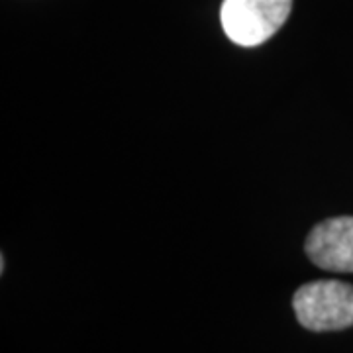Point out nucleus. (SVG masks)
<instances>
[{
    "label": "nucleus",
    "instance_id": "7ed1b4c3",
    "mask_svg": "<svg viewBox=\"0 0 353 353\" xmlns=\"http://www.w3.org/2000/svg\"><path fill=\"white\" fill-rule=\"evenodd\" d=\"M304 252L320 269L353 273V216L330 218L312 228Z\"/></svg>",
    "mask_w": 353,
    "mask_h": 353
},
{
    "label": "nucleus",
    "instance_id": "f03ea898",
    "mask_svg": "<svg viewBox=\"0 0 353 353\" xmlns=\"http://www.w3.org/2000/svg\"><path fill=\"white\" fill-rule=\"evenodd\" d=\"M290 10L292 0H224L220 22L234 43L255 48L277 34Z\"/></svg>",
    "mask_w": 353,
    "mask_h": 353
},
{
    "label": "nucleus",
    "instance_id": "f257e3e1",
    "mask_svg": "<svg viewBox=\"0 0 353 353\" xmlns=\"http://www.w3.org/2000/svg\"><path fill=\"white\" fill-rule=\"evenodd\" d=\"M296 320L310 332H334L353 326V285L341 281L306 283L294 292Z\"/></svg>",
    "mask_w": 353,
    "mask_h": 353
}]
</instances>
